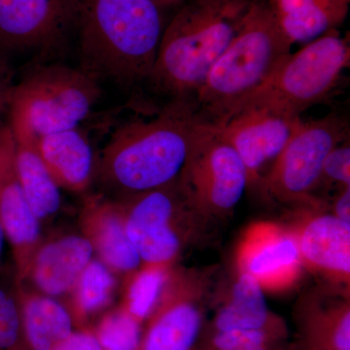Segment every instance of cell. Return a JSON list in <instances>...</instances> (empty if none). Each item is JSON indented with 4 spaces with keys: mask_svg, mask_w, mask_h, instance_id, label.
I'll return each instance as SVG.
<instances>
[{
    "mask_svg": "<svg viewBox=\"0 0 350 350\" xmlns=\"http://www.w3.org/2000/svg\"><path fill=\"white\" fill-rule=\"evenodd\" d=\"M182 194L208 226L232 215L248 188L238 153L213 125L202 123L176 179Z\"/></svg>",
    "mask_w": 350,
    "mask_h": 350,
    "instance_id": "cell-7",
    "label": "cell"
},
{
    "mask_svg": "<svg viewBox=\"0 0 350 350\" xmlns=\"http://www.w3.org/2000/svg\"><path fill=\"white\" fill-rule=\"evenodd\" d=\"M21 328V317L15 301L0 289V350L15 349Z\"/></svg>",
    "mask_w": 350,
    "mask_h": 350,
    "instance_id": "cell-29",
    "label": "cell"
},
{
    "mask_svg": "<svg viewBox=\"0 0 350 350\" xmlns=\"http://www.w3.org/2000/svg\"><path fill=\"white\" fill-rule=\"evenodd\" d=\"M98 245L103 259L120 271H131L138 268L142 259L126 232L125 226L116 216L103 221L98 234Z\"/></svg>",
    "mask_w": 350,
    "mask_h": 350,
    "instance_id": "cell-25",
    "label": "cell"
},
{
    "mask_svg": "<svg viewBox=\"0 0 350 350\" xmlns=\"http://www.w3.org/2000/svg\"><path fill=\"white\" fill-rule=\"evenodd\" d=\"M191 211L176 180L137 195L125 228L142 261L167 266L186 243L199 241L208 225L200 218L178 219Z\"/></svg>",
    "mask_w": 350,
    "mask_h": 350,
    "instance_id": "cell-9",
    "label": "cell"
},
{
    "mask_svg": "<svg viewBox=\"0 0 350 350\" xmlns=\"http://www.w3.org/2000/svg\"><path fill=\"white\" fill-rule=\"evenodd\" d=\"M0 223L14 245H27L38 239V218L25 200L15 170L0 184Z\"/></svg>",
    "mask_w": 350,
    "mask_h": 350,
    "instance_id": "cell-22",
    "label": "cell"
},
{
    "mask_svg": "<svg viewBox=\"0 0 350 350\" xmlns=\"http://www.w3.org/2000/svg\"><path fill=\"white\" fill-rule=\"evenodd\" d=\"M36 150L55 181L72 189H81L89 181L93 152L77 128L39 137Z\"/></svg>",
    "mask_w": 350,
    "mask_h": 350,
    "instance_id": "cell-17",
    "label": "cell"
},
{
    "mask_svg": "<svg viewBox=\"0 0 350 350\" xmlns=\"http://www.w3.org/2000/svg\"><path fill=\"white\" fill-rule=\"evenodd\" d=\"M280 27L292 44L312 41L337 29L349 0H273Z\"/></svg>",
    "mask_w": 350,
    "mask_h": 350,
    "instance_id": "cell-19",
    "label": "cell"
},
{
    "mask_svg": "<svg viewBox=\"0 0 350 350\" xmlns=\"http://www.w3.org/2000/svg\"><path fill=\"white\" fill-rule=\"evenodd\" d=\"M253 0H186L163 29L149 83L172 100L194 103L219 57L238 33Z\"/></svg>",
    "mask_w": 350,
    "mask_h": 350,
    "instance_id": "cell-3",
    "label": "cell"
},
{
    "mask_svg": "<svg viewBox=\"0 0 350 350\" xmlns=\"http://www.w3.org/2000/svg\"><path fill=\"white\" fill-rule=\"evenodd\" d=\"M79 0H0V47L41 50L77 19Z\"/></svg>",
    "mask_w": 350,
    "mask_h": 350,
    "instance_id": "cell-14",
    "label": "cell"
},
{
    "mask_svg": "<svg viewBox=\"0 0 350 350\" xmlns=\"http://www.w3.org/2000/svg\"><path fill=\"white\" fill-rule=\"evenodd\" d=\"M4 237H5V232H4L1 223H0V256H1L2 250H3Z\"/></svg>",
    "mask_w": 350,
    "mask_h": 350,
    "instance_id": "cell-34",
    "label": "cell"
},
{
    "mask_svg": "<svg viewBox=\"0 0 350 350\" xmlns=\"http://www.w3.org/2000/svg\"><path fill=\"white\" fill-rule=\"evenodd\" d=\"M0 131H1V130H0Z\"/></svg>",
    "mask_w": 350,
    "mask_h": 350,
    "instance_id": "cell-37",
    "label": "cell"
},
{
    "mask_svg": "<svg viewBox=\"0 0 350 350\" xmlns=\"http://www.w3.org/2000/svg\"><path fill=\"white\" fill-rule=\"evenodd\" d=\"M78 301L83 312H96L107 303L114 286V278L105 265L90 262L80 275Z\"/></svg>",
    "mask_w": 350,
    "mask_h": 350,
    "instance_id": "cell-27",
    "label": "cell"
},
{
    "mask_svg": "<svg viewBox=\"0 0 350 350\" xmlns=\"http://www.w3.org/2000/svg\"><path fill=\"white\" fill-rule=\"evenodd\" d=\"M237 271L252 276L265 293L291 290L303 275L294 234L287 226L256 221L245 228L234 253Z\"/></svg>",
    "mask_w": 350,
    "mask_h": 350,
    "instance_id": "cell-13",
    "label": "cell"
},
{
    "mask_svg": "<svg viewBox=\"0 0 350 350\" xmlns=\"http://www.w3.org/2000/svg\"><path fill=\"white\" fill-rule=\"evenodd\" d=\"M100 96V82L82 69H36L14 86L9 103L16 144L38 147L39 137L77 128Z\"/></svg>",
    "mask_w": 350,
    "mask_h": 350,
    "instance_id": "cell-5",
    "label": "cell"
},
{
    "mask_svg": "<svg viewBox=\"0 0 350 350\" xmlns=\"http://www.w3.org/2000/svg\"><path fill=\"white\" fill-rule=\"evenodd\" d=\"M148 1L156 4V5L160 7V8H163V7L178 5V4H182L183 2H185L186 0H148Z\"/></svg>",
    "mask_w": 350,
    "mask_h": 350,
    "instance_id": "cell-33",
    "label": "cell"
},
{
    "mask_svg": "<svg viewBox=\"0 0 350 350\" xmlns=\"http://www.w3.org/2000/svg\"><path fill=\"white\" fill-rule=\"evenodd\" d=\"M167 280V266L148 265L131 283L126 312L140 322L149 319L161 300Z\"/></svg>",
    "mask_w": 350,
    "mask_h": 350,
    "instance_id": "cell-24",
    "label": "cell"
},
{
    "mask_svg": "<svg viewBox=\"0 0 350 350\" xmlns=\"http://www.w3.org/2000/svg\"><path fill=\"white\" fill-rule=\"evenodd\" d=\"M21 325L33 350H53L73 332L72 319L68 310L51 298L27 301Z\"/></svg>",
    "mask_w": 350,
    "mask_h": 350,
    "instance_id": "cell-21",
    "label": "cell"
},
{
    "mask_svg": "<svg viewBox=\"0 0 350 350\" xmlns=\"http://www.w3.org/2000/svg\"><path fill=\"white\" fill-rule=\"evenodd\" d=\"M349 1H350V0H349Z\"/></svg>",
    "mask_w": 350,
    "mask_h": 350,
    "instance_id": "cell-36",
    "label": "cell"
},
{
    "mask_svg": "<svg viewBox=\"0 0 350 350\" xmlns=\"http://www.w3.org/2000/svg\"><path fill=\"white\" fill-rule=\"evenodd\" d=\"M280 350H282V349H280Z\"/></svg>",
    "mask_w": 350,
    "mask_h": 350,
    "instance_id": "cell-35",
    "label": "cell"
},
{
    "mask_svg": "<svg viewBox=\"0 0 350 350\" xmlns=\"http://www.w3.org/2000/svg\"><path fill=\"white\" fill-rule=\"evenodd\" d=\"M295 350H350L349 294L329 289L297 303Z\"/></svg>",
    "mask_w": 350,
    "mask_h": 350,
    "instance_id": "cell-15",
    "label": "cell"
},
{
    "mask_svg": "<svg viewBox=\"0 0 350 350\" xmlns=\"http://www.w3.org/2000/svg\"><path fill=\"white\" fill-rule=\"evenodd\" d=\"M337 185L340 190L350 187V145L349 138L334 147L328 154L322 167L319 185Z\"/></svg>",
    "mask_w": 350,
    "mask_h": 350,
    "instance_id": "cell-28",
    "label": "cell"
},
{
    "mask_svg": "<svg viewBox=\"0 0 350 350\" xmlns=\"http://www.w3.org/2000/svg\"><path fill=\"white\" fill-rule=\"evenodd\" d=\"M14 86L10 69L0 59V118L8 110Z\"/></svg>",
    "mask_w": 350,
    "mask_h": 350,
    "instance_id": "cell-31",
    "label": "cell"
},
{
    "mask_svg": "<svg viewBox=\"0 0 350 350\" xmlns=\"http://www.w3.org/2000/svg\"><path fill=\"white\" fill-rule=\"evenodd\" d=\"M92 255L93 246L81 237H68L48 244L36 259V282L46 294H63L79 280Z\"/></svg>",
    "mask_w": 350,
    "mask_h": 350,
    "instance_id": "cell-18",
    "label": "cell"
},
{
    "mask_svg": "<svg viewBox=\"0 0 350 350\" xmlns=\"http://www.w3.org/2000/svg\"><path fill=\"white\" fill-rule=\"evenodd\" d=\"M160 7L148 0H79L80 63L96 81H148L163 36Z\"/></svg>",
    "mask_w": 350,
    "mask_h": 350,
    "instance_id": "cell-1",
    "label": "cell"
},
{
    "mask_svg": "<svg viewBox=\"0 0 350 350\" xmlns=\"http://www.w3.org/2000/svg\"><path fill=\"white\" fill-rule=\"evenodd\" d=\"M349 64V40L337 29H331L285 57L237 111L246 107H265L301 117L306 109L331 96Z\"/></svg>",
    "mask_w": 350,
    "mask_h": 350,
    "instance_id": "cell-6",
    "label": "cell"
},
{
    "mask_svg": "<svg viewBox=\"0 0 350 350\" xmlns=\"http://www.w3.org/2000/svg\"><path fill=\"white\" fill-rule=\"evenodd\" d=\"M317 200L297 206L289 225L294 234L304 269L328 283L335 291L349 294L350 223L323 211Z\"/></svg>",
    "mask_w": 350,
    "mask_h": 350,
    "instance_id": "cell-10",
    "label": "cell"
},
{
    "mask_svg": "<svg viewBox=\"0 0 350 350\" xmlns=\"http://www.w3.org/2000/svg\"><path fill=\"white\" fill-rule=\"evenodd\" d=\"M211 271H188L177 280L163 305L152 313L138 350H194L213 296Z\"/></svg>",
    "mask_w": 350,
    "mask_h": 350,
    "instance_id": "cell-12",
    "label": "cell"
},
{
    "mask_svg": "<svg viewBox=\"0 0 350 350\" xmlns=\"http://www.w3.org/2000/svg\"><path fill=\"white\" fill-rule=\"evenodd\" d=\"M349 138L345 117L331 113L323 118L301 121L276 158L258 190L267 200L300 206L317 198L322 167L334 147Z\"/></svg>",
    "mask_w": 350,
    "mask_h": 350,
    "instance_id": "cell-8",
    "label": "cell"
},
{
    "mask_svg": "<svg viewBox=\"0 0 350 350\" xmlns=\"http://www.w3.org/2000/svg\"><path fill=\"white\" fill-rule=\"evenodd\" d=\"M286 337L271 331L202 332L194 350H280Z\"/></svg>",
    "mask_w": 350,
    "mask_h": 350,
    "instance_id": "cell-23",
    "label": "cell"
},
{
    "mask_svg": "<svg viewBox=\"0 0 350 350\" xmlns=\"http://www.w3.org/2000/svg\"><path fill=\"white\" fill-rule=\"evenodd\" d=\"M292 45L273 0H253L238 33L196 94L198 118L211 125L229 118L291 53Z\"/></svg>",
    "mask_w": 350,
    "mask_h": 350,
    "instance_id": "cell-4",
    "label": "cell"
},
{
    "mask_svg": "<svg viewBox=\"0 0 350 350\" xmlns=\"http://www.w3.org/2000/svg\"><path fill=\"white\" fill-rule=\"evenodd\" d=\"M301 121L271 108L246 107L213 126L243 161L248 187L258 189Z\"/></svg>",
    "mask_w": 350,
    "mask_h": 350,
    "instance_id": "cell-11",
    "label": "cell"
},
{
    "mask_svg": "<svg viewBox=\"0 0 350 350\" xmlns=\"http://www.w3.org/2000/svg\"><path fill=\"white\" fill-rule=\"evenodd\" d=\"M204 122L189 100H172L150 119L120 126L103 152L101 174L138 195L178 178Z\"/></svg>",
    "mask_w": 350,
    "mask_h": 350,
    "instance_id": "cell-2",
    "label": "cell"
},
{
    "mask_svg": "<svg viewBox=\"0 0 350 350\" xmlns=\"http://www.w3.org/2000/svg\"><path fill=\"white\" fill-rule=\"evenodd\" d=\"M53 350H103L96 335L88 332H77L68 336Z\"/></svg>",
    "mask_w": 350,
    "mask_h": 350,
    "instance_id": "cell-30",
    "label": "cell"
},
{
    "mask_svg": "<svg viewBox=\"0 0 350 350\" xmlns=\"http://www.w3.org/2000/svg\"><path fill=\"white\" fill-rule=\"evenodd\" d=\"M331 213L345 222L350 223V187L338 191V194L334 200Z\"/></svg>",
    "mask_w": 350,
    "mask_h": 350,
    "instance_id": "cell-32",
    "label": "cell"
},
{
    "mask_svg": "<svg viewBox=\"0 0 350 350\" xmlns=\"http://www.w3.org/2000/svg\"><path fill=\"white\" fill-rule=\"evenodd\" d=\"M96 337L103 350H138L142 322L126 310L114 312L100 322Z\"/></svg>",
    "mask_w": 350,
    "mask_h": 350,
    "instance_id": "cell-26",
    "label": "cell"
},
{
    "mask_svg": "<svg viewBox=\"0 0 350 350\" xmlns=\"http://www.w3.org/2000/svg\"><path fill=\"white\" fill-rule=\"evenodd\" d=\"M15 172L25 200L38 219L56 213L61 195L36 147L16 144Z\"/></svg>",
    "mask_w": 350,
    "mask_h": 350,
    "instance_id": "cell-20",
    "label": "cell"
},
{
    "mask_svg": "<svg viewBox=\"0 0 350 350\" xmlns=\"http://www.w3.org/2000/svg\"><path fill=\"white\" fill-rule=\"evenodd\" d=\"M264 290L245 273L236 271L222 298H218L215 312L206 330L271 331L287 334L285 322L269 310Z\"/></svg>",
    "mask_w": 350,
    "mask_h": 350,
    "instance_id": "cell-16",
    "label": "cell"
}]
</instances>
